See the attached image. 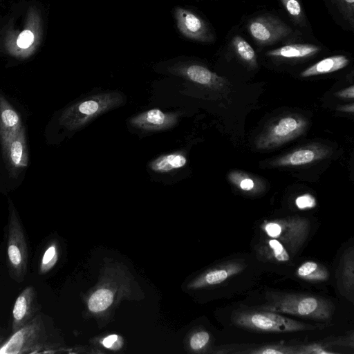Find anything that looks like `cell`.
<instances>
[{"label":"cell","mask_w":354,"mask_h":354,"mask_svg":"<svg viewBox=\"0 0 354 354\" xmlns=\"http://www.w3.org/2000/svg\"><path fill=\"white\" fill-rule=\"evenodd\" d=\"M258 309L290 315L326 325L336 310L334 302L318 295L267 290L259 304L251 306Z\"/></svg>","instance_id":"6da1fadb"},{"label":"cell","mask_w":354,"mask_h":354,"mask_svg":"<svg viewBox=\"0 0 354 354\" xmlns=\"http://www.w3.org/2000/svg\"><path fill=\"white\" fill-rule=\"evenodd\" d=\"M231 323L234 326L259 333H290L322 329L326 325L311 324L282 314L240 305L232 310Z\"/></svg>","instance_id":"7a4b0ae2"},{"label":"cell","mask_w":354,"mask_h":354,"mask_svg":"<svg viewBox=\"0 0 354 354\" xmlns=\"http://www.w3.org/2000/svg\"><path fill=\"white\" fill-rule=\"evenodd\" d=\"M124 98L117 91L88 96L66 109L59 117V124L69 131L78 130L97 117L122 105Z\"/></svg>","instance_id":"3957f363"},{"label":"cell","mask_w":354,"mask_h":354,"mask_svg":"<svg viewBox=\"0 0 354 354\" xmlns=\"http://www.w3.org/2000/svg\"><path fill=\"white\" fill-rule=\"evenodd\" d=\"M261 233L277 239L297 261L296 257L309 239L310 221L300 216H291L263 221L259 225Z\"/></svg>","instance_id":"277c9868"},{"label":"cell","mask_w":354,"mask_h":354,"mask_svg":"<svg viewBox=\"0 0 354 354\" xmlns=\"http://www.w3.org/2000/svg\"><path fill=\"white\" fill-rule=\"evenodd\" d=\"M6 250L10 274L15 280L20 281L27 271L28 246L23 226L10 200Z\"/></svg>","instance_id":"5b68a950"},{"label":"cell","mask_w":354,"mask_h":354,"mask_svg":"<svg viewBox=\"0 0 354 354\" xmlns=\"http://www.w3.org/2000/svg\"><path fill=\"white\" fill-rule=\"evenodd\" d=\"M46 334L40 315L34 317L0 346V354L37 353L45 346Z\"/></svg>","instance_id":"8992f818"},{"label":"cell","mask_w":354,"mask_h":354,"mask_svg":"<svg viewBox=\"0 0 354 354\" xmlns=\"http://www.w3.org/2000/svg\"><path fill=\"white\" fill-rule=\"evenodd\" d=\"M252 248L257 261L271 270L287 274L297 263L279 241L262 233L252 242Z\"/></svg>","instance_id":"52a82bcc"},{"label":"cell","mask_w":354,"mask_h":354,"mask_svg":"<svg viewBox=\"0 0 354 354\" xmlns=\"http://www.w3.org/2000/svg\"><path fill=\"white\" fill-rule=\"evenodd\" d=\"M307 126L306 120L299 115L283 116L268 126L257 140L256 146L258 149L278 147L300 136Z\"/></svg>","instance_id":"ba28073f"},{"label":"cell","mask_w":354,"mask_h":354,"mask_svg":"<svg viewBox=\"0 0 354 354\" xmlns=\"http://www.w3.org/2000/svg\"><path fill=\"white\" fill-rule=\"evenodd\" d=\"M247 29L253 39L261 46L281 41L292 32L290 27L283 21L269 15L259 16L250 20Z\"/></svg>","instance_id":"9c48e42d"},{"label":"cell","mask_w":354,"mask_h":354,"mask_svg":"<svg viewBox=\"0 0 354 354\" xmlns=\"http://www.w3.org/2000/svg\"><path fill=\"white\" fill-rule=\"evenodd\" d=\"M175 18L179 31L187 38L203 42H209L213 36L205 21L194 12L177 7Z\"/></svg>","instance_id":"30bf717a"},{"label":"cell","mask_w":354,"mask_h":354,"mask_svg":"<svg viewBox=\"0 0 354 354\" xmlns=\"http://www.w3.org/2000/svg\"><path fill=\"white\" fill-rule=\"evenodd\" d=\"M179 114L150 109L133 116L129 120L131 127L143 131H164L174 127Z\"/></svg>","instance_id":"8fae6325"},{"label":"cell","mask_w":354,"mask_h":354,"mask_svg":"<svg viewBox=\"0 0 354 354\" xmlns=\"http://www.w3.org/2000/svg\"><path fill=\"white\" fill-rule=\"evenodd\" d=\"M10 175L15 177L28 166V151L25 129L23 127L16 136L6 145L1 147Z\"/></svg>","instance_id":"7c38bea8"},{"label":"cell","mask_w":354,"mask_h":354,"mask_svg":"<svg viewBox=\"0 0 354 354\" xmlns=\"http://www.w3.org/2000/svg\"><path fill=\"white\" fill-rule=\"evenodd\" d=\"M36 292L33 286L26 287L17 297L12 311V332L15 333L33 318L36 310Z\"/></svg>","instance_id":"4fadbf2b"},{"label":"cell","mask_w":354,"mask_h":354,"mask_svg":"<svg viewBox=\"0 0 354 354\" xmlns=\"http://www.w3.org/2000/svg\"><path fill=\"white\" fill-rule=\"evenodd\" d=\"M23 127L19 113L0 92V143L1 147L13 139Z\"/></svg>","instance_id":"5bb4252c"},{"label":"cell","mask_w":354,"mask_h":354,"mask_svg":"<svg viewBox=\"0 0 354 354\" xmlns=\"http://www.w3.org/2000/svg\"><path fill=\"white\" fill-rule=\"evenodd\" d=\"M337 283L342 293L353 302L354 292V249L353 245L343 252L337 270Z\"/></svg>","instance_id":"9a60e30c"},{"label":"cell","mask_w":354,"mask_h":354,"mask_svg":"<svg viewBox=\"0 0 354 354\" xmlns=\"http://www.w3.org/2000/svg\"><path fill=\"white\" fill-rule=\"evenodd\" d=\"M293 276L299 281L310 284H322L328 282L330 275L328 268L321 262L308 259L295 264Z\"/></svg>","instance_id":"2e32d148"},{"label":"cell","mask_w":354,"mask_h":354,"mask_svg":"<svg viewBox=\"0 0 354 354\" xmlns=\"http://www.w3.org/2000/svg\"><path fill=\"white\" fill-rule=\"evenodd\" d=\"M328 149L320 145H309L299 148L277 159V166H298L311 163L322 159L328 153Z\"/></svg>","instance_id":"e0dca14e"},{"label":"cell","mask_w":354,"mask_h":354,"mask_svg":"<svg viewBox=\"0 0 354 354\" xmlns=\"http://www.w3.org/2000/svg\"><path fill=\"white\" fill-rule=\"evenodd\" d=\"M171 72L197 84L213 86L221 82V79L206 67L196 64H181L174 67Z\"/></svg>","instance_id":"ac0fdd59"},{"label":"cell","mask_w":354,"mask_h":354,"mask_svg":"<svg viewBox=\"0 0 354 354\" xmlns=\"http://www.w3.org/2000/svg\"><path fill=\"white\" fill-rule=\"evenodd\" d=\"M320 47L312 44H292L270 50L266 55L283 59H300L317 54Z\"/></svg>","instance_id":"d6986e66"},{"label":"cell","mask_w":354,"mask_h":354,"mask_svg":"<svg viewBox=\"0 0 354 354\" xmlns=\"http://www.w3.org/2000/svg\"><path fill=\"white\" fill-rule=\"evenodd\" d=\"M348 63L349 59L345 55H333L307 68L301 73L300 75L303 77H308L335 72L346 67Z\"/></svg>","instance_id":"ffe728a7"},{"label":"cell","mask_w":354,"mask_h":354,"mask_svg":"<svg viewBox=\"0 0 354 354\" xmlns=\"http://www.w3.org/2000/svg\"><path fill=\"white\" fill-rule=\"evenodd\" d=\"M186 163L185 155L176 152L159 156L151 161L149 167L154 172L167 173L184 167Z\"/></svg>","instance_id":"44dd1931"},{"label":"cell","mask_w":354,"mask_h":354,"mask_svg":"<svg viewBox=\"0 0 354 354\" xmlns=\"http://www.w3.org/2000/svg\"><path fill=\"white\" fill-rule=\"evenodd\" d=\"M231 46L238 57L251 67L257 65V55L251 45L240 35H235L231 40Z\"/></svg>","instance_id":"7402d4cb"},{"label":"cell","mask_w":354,"mask_h":354,"mask_svg":"<svg viewBox=\"0 0 354 354\" xmlns=\"http://www.w3.org/2000/svg\"><path fill=\"white\" fill-rule=\"evenodd\" d=\"M113 292L106 288L95 291L90 297L88 308L92 312L97 313L106 309L113 302Z\"/></svg>","instance_id":"603a6c76"},{"label":"cell","mask_w":354,"mask_h":354,"mask_svg":"<svg viewBox=\"0 0 354 354\" xmlns=\"http://www.w3.org/2000/svg\"><path fill=\"white\" fill-rule=\"evenodd\" d=\"M58 260V250L55 243L46 247L40 259L38 272L40 275L47 274L55 266Z\"/></svg>","instance_id":"cb8c5ba5"},{"label":"cell","mask_w":354,"mask_h":354,"mask_svg":"<svg viewBox=\"0 0 354 354\" xmlns=\"http://www.w3.org/2000/svg\"><path fill=\"white\" fill-rule=\"evenodd\" d=\"M250 354H297V345L267 344L243 351Z\"/></svg>","instance_id":"d4e9b609"},{"label":"cell","mask_w":354,"mask_h":354,"mask_svg":"<svg viewBox=\"0 0 354 354\" xmlns=\"http://www.w3.org/2000/svg\"><path fill=\"white\" fill-rule=\"evenodd\" d=\"M285 10L298 25L304 26L305 15L300 0H280Z\"/></svg>","instance_id":"484cf974"},{"label":"cell","mask_w":354,"mask_h":354,"mask_svg":"<svg viewBox=\"0 0 354 354\" xmlns=\"http://www.w3.org/2000/svg\"><path fill=\"white\" fill-rule=\"evenodd\" d=\"M297 354H336L325 342L297 344Z\"/></svg>","instance_id":"4316f807"},{"label":"cell","mask_w":354,"mask_h":354,"mask_svg":"<svg viewBox=\"0 0 354 354\" xmlns=\"http://www.w3.org/2000/svg\"><path fill=\"white\" fill-rule=\"evenodd\" d=\"M351 27L354 23V0H332Z\"/></svg>","instance_id":"83f0119b"},{"label":"cell","mask_w":354,"mask_h":354,"mask_svg":"<svg viewBox=\"0 0 354 354\" xmlns=\"http://www.w3.org/2000/svg\"><path fill=\"white\" fill-rule=\"evenodd\" d=\"M230 179L242 191L251 192L255 188L256 185L252 178L238 172H232L230 175Z\"/></svg>","instance_id":"f1b7e54d"},{"label":"cell","mask_w":354,"mask_h":354,"mask_svg":"<svg viewBox=\"0 0 354 354\" xmlns=\"http://www.w3.org/2000/svg\"><path fill=\"white\" fill-rule=\"evenodd\" d=\"M209 334L206 331H199L194 333L190 339V346L192 349L201 350L209 343Z\"/></svg>","instance_id":"f546056e"},{"label":"cell","mask_w":354,"mask_h":354,"mask_svg":"<svg viewBox=\"0 0 354 354\" xmlns=\"http://www.w3.org/2000/svg\"><path fill=\"white\" fill-rule=\"evenodd\" d=\"M295 203L300 210H306L314 208L317 205L315 198L310 194H304L298 196Z\"/></svg>","instance_id":"4dcf8cb0"},{"label":"cell","mask_w":354,"mask_h":354,"mask_svg":"<svg viewBox=\"0 0 354 354\" xmlns=\"http://www.w3.org/2000/svg\"><path fill=\"white\" fill-rule=\"evenodd\" d=\"M34 34L30 30H24L18 36L17 45L20 48H28L34 41Z\"/></svg>","instance_id":"1f68e13d"},{"label":"cell","mask_w":354,"mask_h":354,"mask_svg":"<svg viewBox=\"0 0 354 354\" xmlns=\"http://www.w3.org/2000/svg\"><path fill=\"white\" fill-rule=\"evenodd\" d=\"M335 95L342 97V98H351L353 99L354 97V86H351L348 88H346L337 93H335Z\"/></svg>","instance_id":"d6a6232c"},{"label":"cell","mask_w":354,"mask_h":354,"mask_svg":"<svg viewBox=\"0 0 354 354\" xmlns=\"http://www.w3.org/2000/svg\"><path fill=\"white\" fill-rule=\"evenodd\" d=\"M118 336L116 335H111L105 337L102 341V344L106 348H113V344L118 340Z\"/></svg>","instance_id":"836d02e7"},{"label":"cell","mask_w":354,"mask_h":354,"mask_svg":"<svg viewBox=\"0 0 354 354\" xmlns=\"http://www.w3.org/2000/svg\"><path fill=\"white\" fill-rule=\"evenodd\" d=\"M342 108V109H339L342 111H347V112L350 111L351 113H353V104H351L350 106L347 105V106H343Z\"/></svg>","instance_id":"e575fe53"},{"label":"cell","mask_w":354,"mask_h":354,"mask_svg":"<svg viewBox=\"0 0 354 354\" xmlns=\"http://www.w3.org/2000/svg\"><path fill=\"white\" fill-rule=\"evenodd\" d=\"M1 342H2V338H1V337H0V346H1Z\"/></svg>","instance_id":"d590c367"}]
</instances>
